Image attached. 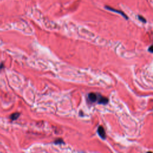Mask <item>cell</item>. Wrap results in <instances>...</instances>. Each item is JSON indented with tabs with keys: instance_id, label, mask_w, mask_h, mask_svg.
Returning <instances> with one entry per match:
<instances>
[{
	"instance_id": "6da1fadb",
	"label": "cell",
	"mask_w": 153,
	"mask_h": 153,
	"mask_svg": "<svg viewBox=\"0 0 153 153\" xmlns=\"http://www.w3.org/2000/svg\"><path fill=\"white\" fill-rule=\"evenodd\" d=\"M105 8H107V10H109V11H111L115 12V13H119V14H121V15L123 17H125V19H128L127 15H126V14H125L124 12H123L122 11H120V10H119L115 9V8H112V7H109V6H105Z\"/></svg>"
},
{
	"instance_id": "7a4b0ae2",
	"label": "cell",
	"mask_w": 153,
	"mask_h": 153,
	"mask_svg": "<svg viewBox=\"0 0 153 153\" xmlns=\"http://www.w3.org/2000/svg\"><path fill=\"white\" fill-rule=\"evenodd\" d=\"M97 133H98L99 135L101 137L102 139H105L106 138V133L105 131L104 128L102 126H100L97 129Z\"/></svg>"
},
{
	"instance_id": "3957f363",
	"label": "cell",
	"mask_w": 153,
	"mask_h": 153,
	"mask_svg": "<svg viewBox=\"0 0 153 153\" xmlns=\"http://www.w3.org/2000/svg\"><path fill=\"white\" fill-rule=\"evenodd\" d=\"M88 97H89V100L92 102H96L97 100V99H98L97 95L95 93H90L89 95H88Z\"/></svg>"
},
{
	"instance_id": "277c9868",
	"label": "cell",
	"mask_w": 153,
	"mask_h": 153,
	"mask_svg": "<svg viewBox=\"0 0 153 153\" xmlns=\"http://www.w3.org/2000/svg\"><path fill=\"white\" fill-rule=\"evenodd\" d=\"M97 101H98V103H100V104L105 105L107 104V103H108V99L106 97L100 96L99 99H97Z\"/></svg>"
},
{
	"instance_id": "5b68a950",
	"label": "cell",
	"mask_w": 153,
	"mask_h": 153,
	"mask_svg": "<svg viewBox=\"0 0 153 153\" xmlns=\"http://www.w3.org/2000/svg\"><path fill=\"white\" fill-rule=\"evenodd\" d=\"M19 115H20V114L17 113H13L10 116V119L11 120H16L19 118Z\"/></svg>"
},
{
	"instance_id": "8992f818",
	"label": "cell",
	"mask_w": 153,
	"mask_h": 153,
	"mask_svg": "<svg viewBox=\"0 0 153 153\" xmlns=\"http://www.w3.org/2000/svg\"><path fill=\"white\" fill-rule=\"evenodd\" d=\"M63 141L62 139H58L56 141H55V144H63Z\"/></svg>"
},
{
	"instance_id": "52a82bcc",
	"label": "cell",
	"mask_w": 153,
	"mask_h": 153,
	"mask_svg": "<svg viewBox=\"0 0 153 153\" xmlns=\"http://www.w3.org/2000/svg\"><path fill=\"white\" fill-rule=\"evenodd\" d=\"M138 19L140 21H141L142 22L146 23V19L144 17L141 16H138Z\"/></svg>"
},
{
	"instance_id": "ba28073f",
	"label": "cell",
	"mask_w": 153,
	"mask_h": 153,
	"mask_svg": "<svg viewBox=\"0 0 153 153\" xmlns=\"http://www.w3.org/2000/svg\"><path fill=\"white\" fill-rule=\"evenodd\" d=\"M148 51L151 53H153V45H151V46L149 47L148 49Z\"/></svg>"
}]
</instances>
